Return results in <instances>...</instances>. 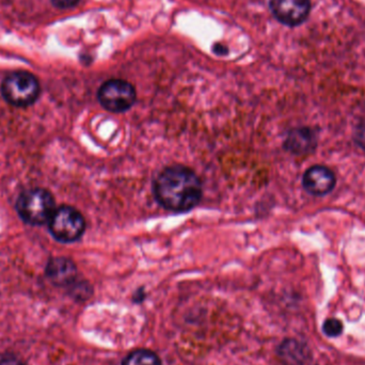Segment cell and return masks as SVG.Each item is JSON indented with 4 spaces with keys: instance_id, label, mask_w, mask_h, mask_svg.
Listing matches in <instances>:
<instances>
[{
    "instance_id": "cell-1",
    "label": "cell",
    "mask_w": 365,
    "mask_h": 365,
    "mask_svg": "<svg viewBox=\"0 0 365 365\" xmlns=\"http://www.w3.org/2000/svg\"><path fill=\"white\" fill-rule=\"evenodd\" d=\"M202 192L201 181L195 171L180 165L163 169L153 182L156 201L175 212L193 210L201 201Z\"/></svg>"
},
{
    "instance_id": "cell-2",
    "label": "cell",
    "mask_w": 365,
    "mask_h": 365,
    "mask_svg": "<svg viewBox=\"0 0 365 365\" xmlns=\"http://www.w3.org/2000/svg\"><path fill=\"white\" fill-rule=\"evenodd\" d=\"M15 207L24 222L38 227L51 220L56 210L55 199L45 189H29L19 195Z\"/></svg>"
},
{
    "instance_id": "cell-3",
    "label": "cell",
    "mask_w": 365,
    "mask_h": 365,
    "mask_svg": "<svg viewBox=\"0 0 365 365\" xmlns=\"http://www.w3.org/2000/svg\"><path fill=\"white\" fill-rule=\"evenodd\" d=\"M40 83L28 72H13L1 83V94L6 103L14 107L34 104L40 96Z\"/></svg>"
},
{
    "instance_id": "cell-4",
    "label": "cell",
    "mask_w": 365,
    "mask_h": 365,
    "mask_svg": "<svg viewBox=\"0 0 365 365\" xmlns=\"http://www.w3.org/2000/svg\"><path fill=\"white\" fill-rule=\"evenodd\" d=\"M49 232L60 242H77L85 233L86 221L83 215L71 206H60L48 222Z\"/></svg>"
},
{
    "instance_id": "cell-5",
    "label": "cell",
    "mask_w": 365,
    "mask_h": 365,
    "mask_svg": "<svg viewBox=\"0 0 365 365\" xmlns=\"http://www.w3.org/2000/svg\"><path fill=\"white\" fill-rule=\"evenodd\" d=\"M98 98L106 110L123 113L134 106L137 93L132 83L122 79H111L103 83L98 90Z\"/></svg>"
},
{
    "instance_id": "cell-6",
    "label": "cell",
    "mask_w": 365,
    "mask_h": 365,
    "mask_svg": "<svg viewBox=\"0 0 365 365\" xmlns=\"http://www.w3.org/2000/svg\"><path fill=\"white\" fill-rule=\"evenodd\" d=\"M270 10L283 25L295 27L307 21L311 11L310 0H270Z\"/></svg>"
},
{
    "instance_id": "cell-7",
    "label": "cell",
    "mask_w": 365,
    "mask_h": 365,
    "mask_svg": "<svg viewBox=\"0 0 365 365\" xmlns=\"http://www.w3.org/2000/svg\"><path fill=\"white\" fill-rule=\"evenodd\" d=\"M336 179L334 173L327 167L314 166L304 173L302 185L313 195H326L334 190Z\"/></svg>"
},
{
    "instance_id": "cell-8",
    "label": "cell",
    "mask_w": 365,
    "mask_h": 365,
    "mask_svg": "<svg viewBox=\"0 0 365 365\" xmlns=\"http://www.w3.org/2000/svg\"><path fill=\"white\" fill-rule=\"evenodd\" d=\"M46 276L51 283L57 287H66L74 282L77 276V268L74 262L66 257H56L51 259L46 266Z\"/></svg>"
},
{
    "instance_id": "cell-9",
    "label": "cell",
    "mask_w": 365,
    "mask_h": 365,
    "mask_svg": "<svg viewBox=\"0 0 365 365\" xmlns=\"http://www.w3.org/2000/svg\"><path fill=\"white\" fill-rule=\"evenodd\" d=\"M317 140L310 128H302L291 130L285 139L284 148L295 155H306L317 149Z\"/></svg>"
},
{
    "instance_id": "cell-10",
    "label": "cell",
    "mask_w": 365,
    "mask_h": 365,
    "mask_svg": "<svg viewBox=\"0 0 365 365\" xmlns=\"http://www.w3.org/2000/svg\"><path fill=\"white\" fill-rule=\"evenodd\" d=\"M281 359L287 365H304L311 359V351L304 343L287 340L279 349Z\"/></svg>"
},
{
    "instance_id": "cell-11",
    "label": "cell",
    "mask_w": 365,
    "mask_h": 365,
    "mask_svg": "<svg viewBox=\"0 0 365 365\" xmlns=\"http://www.w3.org/2000/svg\"><path fill=\"white\" fill-rule=\"evenodd\" d=\"M122 365H162V361L153 351L138 349L130 354Z\"/></svg>"
},
{
    "instance_id": "cell-12",
    "label": "cell",
    "mask_w": 365,
    "mask_h": 365,
    "mask_svg": "<svg viewBox=\"0 0 365 365\" xmlns=\"http://www.w3.org/2000/svg\"><path fill=\"white\" fill-rule=\"evenodd\" d=\"M323 331L329 338H336L343 332L342 322L336 319H329L324 323Z\"/></svg>"
},
{
    "instance_id": "cell-13",
    "label": "cell",
    "mask_w": 365,
    "mask_h": 365,
    "mask_svg": "<svg viewBox=\"0 0 365 365\" xmlns=\"http://www.w3.org/2000/svg\"><path fill=\"white\" fill-rule=\"evenodd\" d=\"M354 139L361 149L365 150V120H362L356 128L355 133H354Z\"/></svg>"
},
{
    "instance_id": "cell-14",
    "label": "cell",
    "mask_w": 365,
    "mask_h": 365,
    "mask_svg": "<svg viewBox=\"0 0 365 365\" xmlns=\"http://www.w3.org/2000/svg\"><path fill=\"white\" fill-rule=\"evenodd\" d=\"M81 0H51V4L58 9H68L76 6Z\"/></svg>"
},
{
    "instance_id": "cell-15",
    "label": "cell",
    "mask_w": 365,
    "mask_h": 365,
    "mask_svg": "<svg viewBox=\"0 0 365 365\" xmlns=\"http://www.w3.org/2000/svg\"><path fill=\"white\" fill-rule=\"evenodd\" d=\"M0 365H25L17 358L11 356H0Z\"/></svg>"
}]
</instances>
